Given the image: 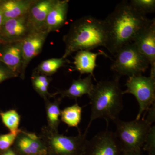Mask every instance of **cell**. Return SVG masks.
<instances>
[{"instance_id":"obj_1","label":"cell","mask_w":155,"mask_h":155,"mask_svg":"<svg viewBox=\"0 0 155 155\" xmlns=\"http://www.w3.org/2000/svg\"><path fill=\"white\" fill-rule=\"evenodd\" d=\"M150 19L123 1L104 19L107 35L105 48L114 55L121 48L133 42L137 35Z\"/></svg>"},{"instance_id":"obj_2","label":"cell","mask_w":155,"mask_h":155,"mask_svg":"<svg viewBox=\"0 0 155 155\" xmlns=\"http://www.w3.org/2000/svg\"><path fill=\"white\" fill-rule=\"evenodd\" d=\"M63 41L65 44L62 57L64 59L79 51L105 48L107 35L104 20L91 16L81 17L71 24Z\"/></svg>"},{"instance_id":"obj_3","label":"cell","mask_w":155,"mask_h":155,"mask_svg":"<svg viewBox=\"0 0 155 155\" xmlns=\"http://www.w3.org/2000/svg\"><path fill=\"white\" fill-rule=\"evenodd\" d=\"M119 77L99 81L94 85L89 96L91 106L90 120L85 131L87 132L94 120L104 119L107 125L110 121L119 119L123 110V91L119 83Z\"/></svg>"},{"instance_id":"obj_4","label":"cell","mask_w":155,"mask_h":155,"mask_svg":"<svg viewBox=\"0 0 155 155\" xmlns=\"http://www.w3.org/2000/svg\"><path fill=\"white\" fill-rule=\"evenodd\" d=\"M87 133L80 131L75 136H67L47 125L42 127L38 136L45 147L46 155H83L88 141Z\"/></svg>"},{"instance_id":"obj_5","label":"cell","mask_w":155,"mask_h":155,"mask_svg":"<svg viewBox=\"0 0 155 155\" xmlns=\"http://www.w3.org/2000/svg\"><path fill=\"white\" fill-rule=\"evenodd\" d=\"M114 122L116 125L114 134L122 152H141L152 125L144 118L129 122L118 119Z\"/></svg>"},{"instance_id":"obj_6","label":"cell","mask_w":155,"mask_h":155,"mask_svg":"<svg viewBox=\"0 0 155 155\" xmlns=\"http://www.w3.org/2000/svg\"><path fill=\"white\" fill-rule=\"evenodd\" d=\"M111 70L120 78L141 75L147 71L149 63L133 42L121 48L115 54Z\"/></svg>"},{"instance_id":"obj_7","label":"cell","mask_w":155,"mask_h":155,"mask_svg":"<svg viewBox=\"0 0 155 155\" xmlns=\"http://www.w3.org/2000/svg\"><path fill=\"white\" fill-rule=\"evenodd\" d=\"M127 89L123 94L133 95L138 103L139 111L136 119H141L155 101V78L142 75L128 77L125 84Z\"/></svg>"},{"instance_id":"obj_8","label":"cell","mask_w":155,"mask_h":155,"mask_svg":"<svg viewBox=\"0 0 155 155\" xmlns=\"http://www.w3.org/2000/svg\"><path fill=\"white\" fill-rule=\"evenodd\" d=\"M122 153L114 132L106 130L88 140L83 155H121Z\"/></svg>"},{"instance_id":"obj_9","label":"cell","mask_w":155,"mask_h":155,"mask_svg":"<svg viewBox=\"0 0 155 155\" xmlns=\"http://www.w3.org/2000/svg\"><path fill=\"white\" fill-rule=\"evenodd\" d=\"M133 42L149 63L150 77L155 78V18L140 31Z\"/></svg>"},{"instance_id":"obj_10","label":"cell","mask_w":155,"mask_h":155,"mask_svg":"<svg viewBox=\"0 0 155 155\" xmlns=\"http://www.w3.org/2000/svg\"><path fill=\"white\" fill-rule=\"evenodd\" d=\"M32 31L27 14L6 20L0 28V44L22 41Z\"/></svg>"},{"instance_id":"obj_11","label":"cell","mask_w":155,"mask_h":155,"mask_svg":"<svg viewBox=\"0 0 155 155\" xmlns=\"http://www.w3.org/2000/svg\"><path fill=\"white\" fill-rule=\"evenodd\" d=\"M49 34L44 30H33L22 41V64L19 77L24 79L30 61L38 55Z\"/></svg>"},{"instance_id":"obj_12","label":"cell","mask_w":155,"mask_h":155,"mask_svg":"<svg viewBox=\"0 0 155 155\" xmlns=\"http://www.w3.org/2000/svg\"><path fill=\"white\" fill-rule=\"evenodd\" d=\"M12 148L18 155H46L42 140L35 133L22 130L17 135Z\"/></svg>"},{"instance_id":"obj_13","label":"cell","mask_w":155,"mask_h":155,"mask_svg":"<svg viewBox=\"0 0 155 155\" xmlns=\"http://www.w3.org/2000/svg\"><path fill=\"white\" fill-rule=\"evenodd\" d=\"M0 62L19 76L22 64V41L0 44Z\"/></svg>"},{"instance_id":"obj_14","label":"cell","mask_w":155,"mask_h":155,"mask_svg":"<svg viewBox=\"0 0 155 155\" xmlns=\"http://www.w3.org/2000/svg\"><path fill=\"white\" fill-rule=\"evenodd\" d=\"M57 0H34L27 14L32 30H43L48 14Z\"/></svg>"},{"instance_id":"obj_15","label":"cell","mask_w":155,"mask_h":155,"mask_svg":"<svg viewBox=\"0 0 155 155\" xmlns=\"http://www.w3.org/2000/svg\"><path fill=\"white\" fill-rule=\"evenodd\" d=\"M69 2L57 0L48 14L43 30L49 34L59 30L64 25L67 19Z\"/></svg>"},{"instance_id":"obj_16","label":"cell","mask_w":155,"mask_h":155,"mask_svg":"<svg viewBox=\"0 0 155 155\" xmlns=\"http://www.w3.org/2000/svg\"><path fill=\"white\" fill-rule=\"evenodd\" d=\"M92 78V76L89 75L84 78L74 79L69 88L65 90L56 92L54 93L55 96L60 94L61 98L67 97L76 100L85 94L89 96L94 86L93 83Z\"/></svg>"},{"instance_id":"obj_17","label":"cell","mask_w":155,"mask_h":155,"mask_svg":"<svg viewBox=\"0 0 155 155\" xmlns=\"http://www.w3.org/2000/svg\"><path fill=\"white\" fill-rule=\"evenodd\" d=\"M108 56L103 51L93 53L90 51H80L77 52L74 57V64L75 69L79 72L81 75L89 74L96 80L94 72L97 67L96 60L98 56Z\"/></svg>"},{"instance_id":"obj_18","label":"cell","mask_w":155,"mask_h":155,"mask_svg":"<svg viewBox=\"0 0 155 155\" xmlns=\"http://www.w3.org/2000/svg\"><path fill=\"white\" fill-rule=\"evenodd\" d=\"M33 1L0 0V9L2 12L4 22L8 19L17 18L27 14Z\"/></svg>"},{"instance_id":"obj_19","label":"cell","mask_w":155,"mask_h":155,"mask_svg":"<svg viewBox=\"0 0 155 155\" xmlns=\"http://www.w3.org/2000/svg\"><path fill=\"white\" fill-rule=\"evenodd\" d=\"M61 97L52 102L48 99L45 101V110L47 119V126L54 131H58V128L61 122V110L60 109L62 100Z\"/></svg>"},{"instance_id":"obj_20","label":"cell","mask_w":155,"mask_h":155,"mask_svg":"<svg viewBox=\"0 0 155 155\" xmlns=\"http://www.w3.org/2000/svg\"><path fill=\"white\" fill-rule=\"evenodd\" d=\"M82 107L77 102L61 111V120L69 127H76L78 129V125L81 120Z\"/></svg>"},{"instance_id":"obj_21","label":"cell","mask_w":155,"mask_h":155,"mask_svg":"<svg viewBox=\"0 0 155 155\" xmlns=\"http://www.w3.org/2000/svg\"><path fill=\"white\" fill-rule=\"evenodd\" d=\"M67 62L68 60L63 58L48 59L42 62L34 71L48 77L54 75Z\"/></svg>"},{"instance_id":"obj_22","label":"cell","mask_w":155,"mask_h":155,"mask_svg":"<svg viewBox=\"0 0 155 155\" xmlns=\"http://www.w3.org/2000/svg\"><path fill=\"white\" fill-rule=\"evenodd\" d=\"M0 117L4 125L10 132L18 135L22 129L19 128L20 116L16 110H11L6 112H0Z\"/></svg>"},{"instance_id":"obj_23","label":"cell","mask_w":155,"mask_h":155,"mask_svg":"<svg viewBox=\"0 0 155 155\" xmlns=\"http://www.w3.org/2000/svg\"><path fill=\"white\" fill-rule=\"evenodd\" d=\"M129 3L134 9L145 15L154 13L155 0H131Z\"/></svg>"},{"instance_id":"obj_24","label":"cell","mask_w":155,"mask_h":155,"mask_svg":"<svg viewBox=\"0 0 155 155\" xmlns=\"http://www.w3.org/2000/svg\"><path fill=\"white\" fill-rule=\"evenodd\" d=\"M142 150L148 153V155H155V126L150 127Z\"/></svg>"},{"instance_id":"obj_25","label":"cell","mask_w":155,"mask_h":155,"mask_svg":"<svg viewBox=\"0 0 155 155\" xmlns=\"http://www.w3.org/2000/svg\"><path fill=\"white\" fill-rule=\"evenodd\" d=\"M31 79L34 89L44 101L55 97L54 94L50 93L48 91L49 86L48 85L40 82L33 78L31 77Z\"/></svg>"},{"instance_id":"obj_26","label":"cell","mask_w":155,"mask_h":155,"mask_svg":"<svg viewBox=\"0 0 155 155\" xmlns=\"http://www.w3.org/2000/svg\"><path fill=\"white\" fill-rule=\"evenodd\" d=\"M17 135L9 132L0 135V153L11 148L14 144Z\"/></svg>"},{"instance_id":"obj_27","label":"cell","mask_w":155,"mask_h":155,"mask_svg":"<svg viewBox=\"0 0 155 155\" xmlns=\"http://www.w3.org/2000/svg\"><path fill=\"white\" fill-rule=\"evenodd\" d=\"M17 77L5 64L0 62V84L7 79Z\"/></svg>"},{"instance_id":"obj_28","label":"cell","mask_w":155,"mask_h":155,"mask_svg":"<svg viewBox=\"0 0 155 155\" xmlns=\"http://www.w3.org/2000/svg\"><path fill=\"white\" fill-rule=\"evenodd\" d=\"M146 120L152 125L155 120V103L148 109Z\"/></svg>"},{"instance_id":"obj_29","label":"cell","mask_w":155,"mask_h":155,"mask_svg":"<svg viewBox=\"0 0 155 155\" xmlns=\"http://www.w3.org/2000/svg\"><path fill=\"white\" fill-rule=\"evenodd\" d=\"M0 155H18L12 147L4 152L0 153Z\"/></svg>"},{"instance_id":"obj_30","label":"cell","mask_w":155,"mask_h":155,"mask_svg":"<svg viewBox=\"0 0 155 155\" xmlns=\"http://www.w3.org/2000/svg\"><path fill=\"white\" fill-rule=\"evenodd\" d=\"M121 155H142L141 152H122Z\"/></svg>"},{"instance_id":"obj_31","label":"cell","mask_w":155,"mask_h":155,"mask_svg":"<svg viewBox=\"0 0 155 155\" xmlns=\"http://www.w3.org/2000/svg\"><path fill=\"white\" fill-rule=\"evenodd\" d=\"M3 22H4V18H3V15L2 10L0 9V28L2 25Z\"/></svg>"}]
</instances>
